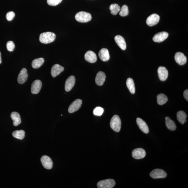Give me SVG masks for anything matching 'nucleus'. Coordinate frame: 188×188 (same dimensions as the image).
<instances>
[{"instance_id": "f257e3e1", "label": "nucleus", "mask_w": 188, "mask_h": 188, "mask_svg": "<svg viewBox=\"0 0 188 188\" xmlns=\"http://www.w3.org/2000/svg\"><path fill=\"white\" fill-rule=\"evenodd\" d=\"M56 38L54 33L51 32H46L41 33L39 36V41L41 43L47 44L54 41Z\"/></svg>"}, {"instance_id": "f03ea898", "label": "nucleus", "mask_w": 188, "mask_h": 188, "mask_svg": "<svg viewBox=\"0 0 188 188\" xmlns=\"http://www.w3.org/2000/svg\"><path fill=\"white\" fill-rule=\"evenodd\" d=\"M76 21L81 23H86L92 19L91 14L86 12L81 11L77 13L75 16Z\"/></svg>"}, {"instance_id": "7ed1b4c3", "label": "nucleus", "mask_w": 188, "mask_h": 188, "mask_svg": "<svg viewBox=\"0 0 188 188\" xmlns=\"http://www.w3.org/2000/svg\"><path fill=\"white\" fill-rule=\"evenodd\" d=\"M110 126L114 131L119 132L120 131L121 126V121L118 115H114L113 117L110 122Z\"/></svg>"}, {"instance_id": "20e7f679", "label": "nucleus", "mask_w": 188, "mask_h": 188, "mask_svg": "<svg viewBox=\"0 0 188 188\" xmlns=\"http://www.w3.org/2000/svg\"><path fill=\"white\" fill-rule=\"evenodd\" d=\"M115 184L114 179H109L98 182L97 187L99 188H112L114 187Z\"/></svg>"}, {"instance_id": "39448f33", "label": "nucleus", "mask_w": 188, "mask_h": 188, "mask_svg": "<svg viewBox=\"0 0 188 188\" xmlns=\"http://www.w3.org/2000/svg\"><path fill=\"white\" fill-rule=\"evenodd\" d=\"M150 176L153 179H164L167 177V174L163 170L157 169L152 171Z\"/></svg>"}, {"instance_id": "423d86ee", "label": "nucleus", "mask_w": 188, "mask_h": 188, "mask_svg": "<svg viewBox=\"0 0 188 188\" xmlns=\"http://www.w3.org/2000/svg\"><path fill=\"white\" fill-rule=\"evenodd\" d=\"M160 17L156 14H153L148 17L146 23L148 26L152 27L157 24L159 22Z\"/></svg>"}, {"instance_id": "0eeeda50", "label": "nucleus", "mask_w": 188, "mask_h": 188, "mask_svg": "<svg viewBox=\"0 0 188 188\" xmlns=\"http://www.w3.org/2000/svg\"><path fill=\"white\" fill-rule=\"evenodd\" d=\"M132 157L136 159H143L145 157L146 153L145 150L142 148H138L132 152Z\"/></svg>"}, {"instance_id": "6e6552de", "label": "nucleus", "mask_w": 188, "mask_h": 188, "mask_svg": "<svg viewBox=\"0 0 188 188\" xmlns=\"http://www.w3.org/2000/svg\"><path fill=\"white\" fill-rule=\"evenodd\" d=\"M82 104V100L80 99H77L75 100L69 107V112L73 113L77 111L80 108Z\"/></svg>"}, {"instance_id": "1a4fd4ad", "label": "nucleus", "mask_w": 188, "mask_h": 188, "mask_svg": "<svg viewBox=\"0 0 188 188\" xmlns=\"http://www.w3.org/2000/svg\"><path fill=\"white\" fill-rule=\"evenodd\" d=\"M41 163L45 169H51L53 167V162L51 158L46 155L42 156L41 158Z\"/></svg>"}, {"instance_id": "9d476101", "label": "nucleus", "mask_w": 188, "mask_h": 188, "mask_svg": "<svg viewBox=\"0 0 188 188\" xmlns=\"http://www.w3.org/2000/svg\"><path fill=\"white\" fill-rule=\"evenodd\" d=\"M169 36V33L163 31L156 33L153 37V39L155 42L160 43L165 40Z\"/></svg>"}, {"instance_id": "9b49d317", "label": "nucleus", "mask_w": 188, "mask_h": 188, "mask_svg": "<svg viewBox=\"0 0 188 188\" xmlns=\"http://www.w3.org/2000/svg\"><path fill=\"white\" fill-rule=\"evenodd\" d=\"M42 87V83L40 80H35L31 84V92L33 94H37L40 91Z\"/></svg>"}, {"instance_id": "f8f14e48", "label": "nucleus", "mask_w": 188, "mask_h": 188, "mask_svg": "<svg viewBox=\"0 0 188 188\" xmlns=\"http://www.w3.org/2000/svg\"><path fill=\"white\" fill-rule=\"evenodd\" d=\"M136 122L138 127L142 132L146 134L149 133V128L147 124L141 118H136Z\"/></svg>"}, {"instance_id": "ddd939ff", "label": "nucleus", "mask_w": 188, "mask_h": 188, "mask_svg": "<svg viewBox=\"0 0 188 188\" xmlns=\"http://www.w3.org/2000/svg\"><path fill=\"white\" fill-rule=\"evenodd\" d=\"M158 72L160 80L164 81L167 80L168 76V72L165 67L162 66L159 67Z\"/></svg>"}, {"instance_id": "4468645a", "label": "nucleus", "mask_w": 188, "mask_h": 188, "mask_svg": "<svg viewBox=\"0 0 188 188\" xmlns=\"http://www.w3.org/2000/svg\"><path fill=\"white\" fill-rule=\"evenodd\" d=\"M28 75L27 70L23 68L21 70L18 76L17 82L20 84H23L27 81Z\"/></svg>"}, {"instance_id": "2eb2a0df", "label": "nucleus", "mask_w": 188, "mask_h": 188, "mask_svg": "<svg viewBox=\"0 0 188 188\" xmlns=\"http://www.w3.org/2000/svg\"><path fill=\"white\" fill-rule=\"evenodd\" d=\"M75 78L74 76H71L67 79L65 82V90L67 92L70 91L74 86Z\"/></svg>"}, {"instance_id": "dca6fc26", "label": "nucleus", "mask_w": 188, "mask_h": 188, "mask_svg": "<svg viewBox=\"0 0 188 188\" xmlns=\"http://www.w3.org/2000/svg\"><path fill=\"white\" fill-rule=\"evenodd\" d=\"M175 59L176 62L179 65H183L187 62V58L183 53L177 52L176 53Z\"/></svg>"}, {"instance_id": "f3484780", "label": "nucleus", "mask_w": 188, "mask_h": 188, "mask_svg": "<svg viewBox=\"0 0 188 188\" xmlns=\"http://www.w3.org/2000/svg\"><path fill=\"white\" fill-rule=\"evenodd\" d=\"M64 70V67L59 64H55L53 66L51 70V74L53 78L58 76Z\"/></svg>"}, {"instance_id": "a211bd4d", "label": "nucleus", "mask_w": 188, "mask_h": 188, "mask_svg": "<svg viewBox=\"0 0 188 188\" xmlns=\"http://www.w3.org/2000/svg\"><path fill=\"white\" fill-rule=\"evenodd\" d=\"M85 59L89 62L94 63L96 62L97 57L95 53L91 51H89L85 54Z\"/></svg>"}, {"instance_id": "6ab92c4d", "label": "nucleus", "mask_w": 188, "mask_h": 188, "mask_svg": "<svg viewBox=\"0 0 188 188\" xmlns=\"http://www.w3.org/2000/svg\"><path fill=\"white\" fill-rule=\"evenodd\" d=\"M115 41L120 49L123 50H126V45L123 37L119 35H117L115 37Z\"/></svg>"}, {"instance_id": "aec40b11", "label": "nucleus", "mask_w": 188, "mask_h": 188, "mask_svg": "<svg viewBox=\"0 0 188 188\" xmlns=\"http://www.w3.org/2000/svg\"><path fill=\"white\" fill-rule=\"evenodd\" d=\"M106 76L105 73L102 72H99L95 78L96 84L99 86H102L105 81Z\"/></svg>"}, {"instance_id": "412c9836", "label": "nucleus", "mask_w": 188, "mask_h": 188, "mask_svg": "<svg viewBox=\"0 0 188 188\" xmlns=\"http://www.w3.org/2000/svg\"><path fill=\"white\" fill-rule=\"evenodd\" d=\"M99 56L101 60L103 61H107L109 60L110 56L107 49L102 48L99 53Z\"/></svg>"}, {"instance_id": "4be33fe9", "label": "nucleus", "mask_w": 188, "mask_h": 188, "mask_svg": "<svg viewBox=\"0 0 188 188\" xmlns=\"http://www.w3.org/2000/svg\"><path fill=\"white\" fill-rule=\"evenodd\" d=\"M12 119L13 120L14 126H17L21 123L20 115L17 112H13L11 115Z\"/></svg>"}, {"instance_id": "5701e85b", "label": "nucleus", "mask_w": 188, "mask_h": 188, "mask_svg": "<svg viewBox=\"0 0 188 188\" xmlns=\"http://www.w3.org/2000/svg\"><path fill=\"white\" fill-rule=\"evenodd\" d=\"M165 120L166 126L168 129L171 131H175L176 129V126L175 122L169 117H166Z\"/></svg>"}, {"instance_id": "b1692460", "label": "nucleus", "mask_w": 188, "mask_h": 188, "mask_svg": "<svg viewBox=\"0 0 188 188\" xmlns=\"http://www.w3.org/2000/svg\"><path fill=\"white\" fill-rule=\"evenodd\" d=\"M126 86L131 94H135L136 89L134 81L132 78H128L126 82Z\"/></svg>"}, {"instance_id": "393cba45", "label": "nucleus", "mask_w": 188, "mask_h": 188, "mask_svg": "<svg viewBox=\"0 0 188 188\" xmlns=\"http://www.w3.org/2000/svg\"><path fill=\"white\" fill-rule=\"evenodd\" d=\"M177 119L180 123L182 124L185 123L187 121V115L183 111L181 110L178 112L177 114Z\"/></svg>"}, {"instance_id": "a878e982", "label": "nucleus", "mask_w": 188, "mask_h": 188, "mask_svg": "<svg viewBox=\"0 0 188 188\" xmlns=\"http://www.w3.org/2000/svg\"><path fill=\"white\" fill-rule=\"evenodd\" d=\"M44 62V59L41 58H37L33 60L32 62V66L34 69H37L40 67Z\"/></svg>"}, {"instance_id": "bb28decb", "label": "nucleus", "mask_w": 188, "mask_h": 188, "mask_svg": "<svg viewBox=\"0 0 188 188\" xmlns=\"http://www.w3.org/2000/svg\"><path fill=\"white\" fill-rule=\"evenodd\" d=\"M157 99L158 104L160 105L165 104L168 100L167 97L165 94H163L158 95Z\"/></svg>"}, {"instance_id": "cd10ccee", "label": "nucleus", "mask_w": 188, "mask_h": 188, "mask_svg": "<svg viewBox=\"0 0 188 188\" xmlns=\"http://www.w3.org/2000/svg\"><path fill=\"white\" fill-rule=\"evenodd\" d=\"M110 9L112 15H116L120 12V8L118 4H113L110 5Z\"/></svg>"}, {"instance_id": "c85d7f7f", "label": "nucleus", "mask_w": 188, "mask_h": 188, "mask_svg": "<svg viewBox=\"0 0 188 188\" xmlns=\"http://www.w3.org/2000/svg\"><path fill=\"white\" fill-rule=\"evenodd\" d=\"M12 135L15 138L22 140L25 137V132L23 130H16L13 132Z\"/></svg>"}, {"instance_id": "c756f323", "label": "nucleus", "mask_w": 188, "mask_h": 188, "mask_svg": "<svg viewBox=\"0 0 188 188\" xmlns=\"http://www.w3.org/2000/svg\"><path fill=\"white\" fill-rule=\"evenodd\" d=\"M128 7L127 5H124L122 6L120 11L119 15L122 17H126L128 15Z\"/></svg>"}, {"instance_id": "7c9ffc66", "label": "nucleus", "mask_w": 188, "mask_h": 188, "mask_svg": "<svg viewBox=\"0 0 188 188\" xmlns=\"http://www.w3.org/2000/svg\"><path fill=\"white\" fill-rule=\"evenodd\" d=\"M104 111L103 108L100 107H97L94 109V111H93V113H94V115L100 116L102 115Z\"/></svg>"}, {"instance_id": "2f4dec72", "label": "nucleus", "mask_w": 188, "mask_h": 188, "mask_svg": "<svg viewBox=\"0 0 188 188\" xmlns=\"http://www.w3.org/2000/svg\"><path fill=\"white\" fill-rule=\"evenodd\" d=\"M15 44L12 41H8L7 43V47L8 51L10 52L13 51L15 48Z\"/></svg>"}, {"instance_id": "473e14b6", "label": "nucleus", "mask_w": 188, "mask_h": 188, "mask_svg": "<svg viewBox=\"0 0 188 188\" xmlns=\"http://www.w3.org/2000/svg\"><path fill=\"white\" fill-rule=\"evenodd\" d=\"M62 0H47V3L51 6H57L60 3Z\"/></svg>"}, {"instance_id": "72a5a7b5", "label": "nucleus", "mask_w": 188, "mask_h": 188, "mask_svg": "<svg viewBox=\"0 0 188 188\" xmlns=\"http://www.w3.org/2000/svg\"><path fill=\"white\" fill-rule=\"evenodd\" d=\"M15 16V14L13 11L8 12L6 15V18L8 21H11L14 19Z\"/></svg>"}, {"instance_id": "f704fd0d", "label": "nucleus", "mask_w": 188, "mask_h": 188, "mask_svg": "<svg viewBox=\"0 0 188 188\" xmlns=\"http://www.w3.org/2000/svg\"><path fill=\"white\" fill-rule=\"evenodd\" d=\"M183 96L184 97L185 99L188 101V89L186 90L183 93Z\"/></svg>"}, {"instance_id": "c9c22d12", "label": "nucleus", "mask_w": 188, "mask_h": 188, "mask_svg": "<svg viewBox=\"0 0 188 188\" xmlns=\"http://www.w3.org/2000/svg\"><path fill=\"white\" fill-rule=\"evenodd\" d=\"M2 62L1 58V53L0 52V64H1Z\"/></svg>"}]
</instances>
